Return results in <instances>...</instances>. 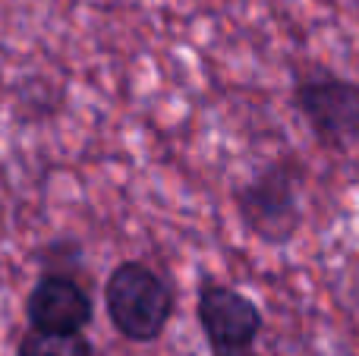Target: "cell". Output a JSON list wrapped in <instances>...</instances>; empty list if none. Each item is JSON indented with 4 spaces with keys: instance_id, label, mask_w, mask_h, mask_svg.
Instances as JSON below:
<instances>
[{
    "instance_id": "6da1fadb",
    "label": "cell",
    "mask_w": 359,
    "mask_h": 356,
    "mask_svg": "<svg viewBox=\"0 0 359 356\" xmlns=\"http://www.w3.org/2000/svg\"><path fill=\"white\" fill-rule=\"evenodd\" d=\"M243 231L265 246H290L303 227V167L290 158L268 161L230 189Z\"/></svg>"
},
{
    "instance_id": "7a4b0ae2",
    "label": "cell",
    "mask_w": 359,
    "mask_h": 356,
    "mask_svg": "<svg viewBox=\"0 0 359 356\" xmlns=\"http://www.w3.org/2000/svg\"><path fill=\"white\" fill-rule=\"evenodd\" d=\"M104 313L111 328L130 344H151L168 331L177 294L164 275L139 259L114 265L104 281Z\"/></svg>"
},
{
    "instance_id": "3957f363",
    "label": "cell",
    "mask_w": 359,
    "mask_h": 356,
    "mask_svg": "<svg viewBox=\"0 0 359 356\" xmlns=\"http://www.w3.org/2000/svg\"><path fill=\"white\" fill-rule=\"evenodd\" d=\"M290 98L318 145L331 151L359 149V82L312 69L293 82Z\"/></svg>"
},
{
    "instance_id": "277c9868",
    "label": "cell",
    "mask_w": 359,
    "mask_h": 356,
    "mask_svg": "<svg viewBox=\"0 0 359 356\" xmlns=\"http://www.w3.org/2000/svg\"><path fill=\"white\" fill-rule=\"evenodd\" d=\"M196 319L211 356H255L265 315L243 290L202 278L196 290Z\"/></svg>"
},
{
    "instance_id": "5b68a950",
    "label": "cell",
    "mask_w": 359,
    "mask_h": 356,
    "mask_svg": "<svg viewBox=\"0 0 359 356\" xmlns=\"http://www.w3.org/2000/svg\"><path fill=\"white\" fill-rule=\"evenodd\" d=\"M92 315V294L73 271H41L25 296V322L32 331L86 334Z\"/></svg>"
},
{
    "instance_id": "8992f818",
    "label": "cell",
    "mask_w": 359,
    "mask_h": 356,
    "mask_svg": "<svg viewBox=\"0 0 359 356\" xmlns=\"http://www.w3.org/2000/svg\"><path fill=\"white\" fill-rule=\"evenodd\" d=\"M16 356H95V344L86 334H44L29 328L19 338Z\"/></svg>"
},
{
    "instance_id": "52a82bcc",
    "label": "cell",
    "mask_w": 359,
    "mask_h": 356,
    "mask_svg": "<svg viewBox=\"0 0 359 356\" xmlns=\"http://www.w3.org/2000/svg\"><path fill=\"white\" fill-rule=\"evenodd\" d=\"M347 300H350V309H353L359 319V262L353 265V271H350V278H347Z\"/></svg>"
}]
</instances>
